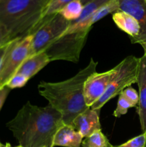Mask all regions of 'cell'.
Returning a JSON list of instances; mask_svg holds the SVG:
<instances>
[{
	"label": "cell",
	"instance_id": "6da1fadb",
	"mask_svg": "<svg viewBox=\"0 0 146 147\" xmlns=\"http://www.w3.org/2000/svg\"><path fill=\"white\" fill-rule=\"evenodd\" d=\"M64 124L61 113L50 104L41 107L27 101L7 127L22 147H53L54 136Z\"/></svg>",
	"mask_w": 146,
	"mask_h": 147
},
{
	"label": "cell",
	"instance_id": "7a4b0ae2",
	"mask_svg": "<svg viewBox=\"0 0 146 147\" xmlns=\"http://www.w3.org/2000/svg\"><path fill=\"white\" fill-rule=\"evenodd\" d=\"M97 62L91 58L87 66L75 76L60 82L41 81L38 91L49 104L62 115L64 124L71 125L74 119L88 109L84 97V83L89 76L95 73Z\"/></svg>",
	"mask_w": 146,
	"mask_h": 147
},
{
	"label": "cell",
	"instance_id": "3957f363",
	"mask_svg": "<svg viewBox=\"0 0 146 147\" xmlns=\"http://www.w3.org/2000/svg\"><path fill=\"white\" fill-rule=\"evenodd\" d=\"M49 1L6 0L0 2V24L8 30L11 40L35 33Z\"/></svg>",
	"mask_w": 146,
	"mask_h": 147
},
{
	"label": "cell",
	"instance_id": "277c9868",
	"mask_svg": "<svg viewBox=\"0 0 146 147\" xmlns=\"http://www.w3.org/2000/svg\"><path fill=\"white\" fill-rule=\"evenodd\" d=\"M140 57L130 55L126 57L115 67L107 88L101 98L91 106L93 110L100 111L105 103L119 96L126 88L137 83Z\"/></svg>",
	"mask_w": 146,
	"mask_h": 147
},
{
	"label": "cell",
	"instance_id": "5b68a950",
	"mask_svg": "<svg viewBox=\"0 0 146 147\" xmlns=\"http://www.w3.org/2000/svg\"><path fill=\"white\" fill-rule=\"evenodd\" d=\"M90 30L91 28L63 34L51 43L44 52L48 56L50 62L65 60L77 63Z\"/></svg>",
	"mask_w": 146,
	"mask_h": 147
},
{
	"label": "cell",
	"instance_id": "8992f818",
	"mask_svg": "<svg viewBox=\"0 0 146 147\" xmlns=\"http://www.w3.org/2000/svg\"><path fill=\"white\" fill-rule=\"evenodd\" d=\"M71 22L64 19L59 13L44 17L37 26L33 34L28 57L43 52L54 40L65 33Z\"/></svg>",
	"mask_w": 146,
	"mask_h": 147
},
{
	"label": "cell",
	"instance_id": "52a82bcc",
	"mask_svg": "<svg viewBox=\"0 0 146 147\" xmlns=\"http://www.w3.org/2000/svg\"><path fill=\"white\" fill-rule=\"evenodd\" d=\"M32 37L33 34H29L23 38L11 40L0 68V89L7 86V83L28 57Z\"/></svg>",
	"mask_w": 146,
	"mask_h": 147
},
{
	"label": "cell",
	"instance_id": "ba28073f",
	"mask_svg": "<svg viewBox=\"0 0 146 147\" xmlns=\"http://www.w3.org/2000/svg\"><path fill=\"white\" fill-rule=\"evenodd\" d=\"M114 69L90 75L84 83V97L86 105L91 107L102 96L110 81Z\"/></svg>",
	"mask_w": 146,
	"mask_h": 147
},
{
	"label": "cell",
	"instance_id": "9c48e42d",
	"mask_svg": "<svg viewBox=\"0 0 146 147\" xmlns=\"http://www.w3.org/2000/svg\"><path fill=\"white\" fill-rule=\"evenodd\" d=\"M119 10L133 16L139 23L138 36L130 38L132 43H139L146 40V0H118Z\"/></svg>",
	"mask_w": 146,
	"mask_h": 147
},
{
	"label": "cell",
	"instance_id": "30bf717a",
	"mask_svg": "<svg viewBox=\"0 0 146 147\" xmlns=\"http://www.w3.org/2000/svg\"><path fill=\"white\" fill-rule=\"evenodd\" d=\"M100 112V111L93 110L89 107L74 119L71 126L80 133L83 138L87 137L96 131L101 130Z\"/></svg>",
	"mask_w": 146,
	"mask_h": 147
},
{
	"label": "cell",
	"instance_id": "8fae6325",
	"mask_svg": "<svg viewBox=\"0 0 146 147\" xmlns=\"http://www.w3.org/2000/svg\"><path fill=\"white\" fill-rule=\"evenodd\" d=\"M137 83L139 88V102L137 112L143 132L146 131V56L140 57Z\"/></svg>",
	"mask_w": 146,
	"mask_h": 147
},
{
	"label": "cell",
	"instance_id": "7c38bea8",
	"mask_svg": "<svg viewBox=\"0 0 146 147\" xmlns=\"http://www.w3.org/2000/svg\"><path fill=\"white\" fill-rule=\"evenodd\" d=\"M109 1L110 0H92L87 4H84L83 6V9L80 17L77 20L71 22V24L64 34H69L92 28L87 27V23L88 20L100 7Z\"/></svg>",
	"mask_w": 146,
	"mask_h": 147
},
{
	"label": "cell",
	"instance_id": "4fadbf2b",
	"mask_svg": "<svg viewBox=\"0 0 146 147\" xmlns=\"http://www.w3.org/2000/svg\"><path fill=\"white\" fill-rule=\"evenodd\" d=\"M84 138L71 125L64 124L56 133L53 147H80Z\"/></svg>",
	"mask_w": 146,
	"mask_h": 147
},
{
	"label": "cell",
	"instance_id": "5bb4252c",
	"mask_svg": "<svg viewBox=\"0 0 146 147\" xmlns=\"http://www.w3.org/2000/svg\"><path fill=\"white\" fill-rule=\"evenodd\" d=\"M50 63L51 62L47 54L44 51L41 52L27 57L20 66L17 73L24 75L29 80Z\"/></svg>",
	"mask_w": 146,
	"mask_h": 147
},
{
	"label": "cell",
	"instance_id": "9a60e30c",
	"mask_svg": "<svg viewBox=\"0 0 146 147\" xmlns=\"http://www.w3.org/2000/svg\"><path fill=\"white\" fill-rule=\"evenodd\" d=\"M112 17L117 27L128 34L130 38H135L138 36L140 31V24L133 16L118 10L113 13Z\"/></svg>",
	"mask_w": 146,
	"mask_h": 147
},
{
	"label": "cell",
	"instance_id": "2e32d148",
	"mask_svg": "<svg viewBox=\"0 0 146 147\" xmlns=\"http://www.w3.org/2000/svg\"><path fill=\"white\" fill-rule=\"evenodd\" d=\"M119 10V2L118 0H110L100 7L92 16L90 17L87 23V27H92L94 23L97 22L111 13H114Z\"/></svg>",
	"mask_w": 146,
	"mask_h": 147
},
{
	"label": "cell",
	"instance_id": "e0dca14e",
	"mask_svg": "<svg viewBox=\"0 0 146 147\" xmlns=\"http://www.w3.org/2000/svg\"><path fill=\"white\" fill-rule=\"evenodd\" d=\"M83 9V4L80 0H73L63 7L59 14L70 22L74 21L80 17Z\"/></svg>",
	"mask_w": 146,
	"mask_h": 147
},
{
	"label": "cell",
	"instance_id": "ac0fdd59",
	"mask_svg": "<svg viewBox=\"0 0 146 147\" xmlns=\"http://www.w3.org/2000/svg\"><path fill=\"white\" fill-rule=\"evenodd\" d=\"M82 147H113L101 130L96 131L84 138L82 142Z\"/></svg>",
	"mask_w": 146,
	"mask_h": 147
},
{
	"label": "cell",
	"instance_id": "d6986e66",
	"mask_svg": "<svg viewBox=\"0 0 146 147\" xmlns=\"http://www.w3.org/2000/svg\"><path fill=\"white\" fill-rule=\"evenodd\" d=\"M73 0H50L43 11L42 20L44 17H50L59 13V11L68 3Z\"/></svg>",
	"mask_w": 146,
	"mask_h": 147
},
{
	"label": "cell",
	"instance_id": "ffe728a7",
	"mask_svg": "<svg viewBox=\"0 0 146 147\" xmlns=\"http://www.w3.org/2000/svg\"><path fill=\"white\" fill-rule=\"evenodd\" d=\"M130 108H133V106L127 100V99L123 96L122 93L119 95V98L117 100V107L115 110L113 112V116L115 117L120 118V116L125 115L127 113V111Z\"/></svg>",
	"mask_w": 146,
	"mask_h": 147
},
{
	"label": "cell",
	"instance_id": "44dd1931",
	"mask_svg": "<svg viewBox=\"0 0 146 147\" xmlns=\"http://www.w3.org/2000/svg\"><path fill=\"white\" fill-rule=\"evenodd\" d=\"M146 142V131L143 132L141 134L133 137L127 142L118 145V146H113V147H143Z\"/></svg>",
	"mask_w": 146,
	"mask_h": 147
},
{
	"label": "cell",
	"instance_id": "7402d4cb",
	"mask_svg": "<svg viewBox=\"0 0 146 147\" xmlns=\"http://www.w3.org/2000/svg\"><path fill=\"white\" fill-rule=\"evenodd\" d=\"M28 81L29 79L24 75L20 74V73H16L10 79L6 86L9 88L11 90L14 88H19L24 87Z\"/></svg>",
	"mask_w": 146,
	"mask_h": 147
},
{
	"label": "cell",
	"instance_id": "603a6c76",
	"mask_svg": "<svg viewBox=\"0 0 146 147\" xmlns=\"http://www.w3.org/2000/svg\"><path fill=\"white\" fill-rule=\"evenodd\" d=\"M121 93L127 99V101L133 106V107H135L137 106L139 102V93L135 89L130 86V87L126 88Z\"/></svg>",
	"mask_w": 146,
	"mask_h": 147
},
{
	"label": "cell",
	"instance_id": "cb8c5ba5",
	"mask_svg": "<svg viewBox=\"0 0 146 147\" xmlns=\"http://www.w3.org/2000/svg\"><path fill=\"white\" fill-rule=\"evenodd\" d=\"M11 40L8 30L4 25L0 24V46L9 42Z\"/></svg>",
	"mask_w": 146,
	"mask_h": 147
},
{
	"label": "cell",
	"instance_id": "d4e9b609",
	"mask_svg": "<svg viewBox=\"0 0 146 147\" xmlns=\"http://www.w3.org/2000/svg\"><path fill=\"white\" fill-rule=\"evenodd\" d=\"M10 91H11V89L7 86H5L2 89H0V111L2 109L3 106L6 101V99H7L8 95L9 94Z\"/></svg>",
	"mask_w": 146,
	"mask_h": 147
},
{
	"label": "cell",
	"instance_id": "484cf974",
	"mask_svg": "<svg viewBox=\"0 0 146 147\" xmlns=\"http://www.w3.org/2000/svg\"><path fill=\"white\" fill-rule=\"evenodd\" d=\"M11 40L10 42H9L0 46V68H1V64H2V62L3 60H4V57H5L6 54H7L9 48V46L10 45H11Z\"/></svg>",
	"mask_w": 146,
	"mask_h": 147
},
{
	"label": "cell",
	"instance_id": "4316f807",
	"mask_svg": "<svg viewBox=\"0 0 146 147\" xmlns=\"http://www.w3.org/2000/svg\"><path fill=\"white\" fill-rule=\"evenodd\" d=\"M138 44H140L142 46V47L143 48V50H144V55H143L146 56V40L140 42Z\"/></svg>",
	"mask_w": 146,
	"mask_h": 147
},
{
	"label": "cell",
	"instance_id": "83f0119b",
	"mask_svg": "<svg viewBox=\"0 0 146 147\" xmlns=\"http://www.w3.org/2000/svg\"><path fill=\"white\" fill-rule=\"evenodd\" d=\"M80 1H81L82 4H83V6H84V4H87V3L90 2V1H92V0H80Z\"/></svg>",
	"mask_w": 146,
	"mask_h": 147
},
{
	"label": "cell",
	"instance_id": "f1b7e54d",
	"mask_svg": "<svg viewBox=\"0 0 146 147\" xmlns=\"http://www.w3.org/2000/svg\"><path fill=\"white\" fill-rule=\"evenodd\" d=\"M5 145H6V147H10V146H11V145H10V144H9V143H7Z\"/></svg>",
	"mask_w": 146,
	"mask_h": 147
},
{
	"label": "cell",
	"instance_id": "f546056e",
	"mask_svg": "<svg viewBox=\"0 0 146 147\" xmlns=\"http://www.w3.org/2000/svg\"><path fill=\"white\" fill-rule=\"evenodd\" d=\"M10 147H12L11 146H10ZM15 147H22L21 146H20V145H19V146H15Z\"/></svg>",
	"mask_w": 146,
	"mask_h": 147
},
{
	"label": "cell",
	"instance_id": "4dcf8cb0",
	"mask_svg": "<svg viewBox=\"0 0 146 147\" xmlns=\"http://www.w3.org/2000/svg\"><path fill=\"white\" fill-rule=\"evenodd\" d=\"M6 1V0H0V2H2V1Z\"/></svg>",
	"mask_w": 146,
	"mask_h": 147
},
{
	"label": "cell",
	"instance_id": "1f68e13d",
	"mask_svg": "<svg viewBox=\"0 0 146 147\" xmlns=\"http://www.w3.org/2000/svg\"><path fill=\"white\" fill-rule=\"evenodd\" d=\"M2 145H3V144H1V142H0V147H1V146H2Z\"/></svg>",
	"mask_w": 146,
	"mask_h": 147
},
{
	"label": "cell",
	"instance_id": "d6a6232c",
	"mask_svg": "<svg viewBox=\"0 0 146 147\" xmlns=\"http://www.w3.org/2000/svg\"><path fill=\"white\" fill-rule=\"evenodd\" d=\"M1 147H6V145L3 144V145H2V146H1Z\"/></svg>",
	"mask_w": 146,
	"mask_h": 147
},
{
	"label": "cell",
	"instance_id": "836d02e7",
	"mask_svg": "<svg viewBox=\"0 0 146 147\" xmlns=\"http://www.w3.org/2000/svg\"><path fill=\"white\" fill-rule=\"evenodd\" d=\"M143 147H146V142H145V146H143Z\"/></svg>",
	"mask_w": 146,
	"mask_h": 147
},
{
	"label": "cell",
	"instance_id": "e575fe53",
	"mask_svg": "<svg viewBox=\"0 0 146 147\" xmlns=\"http://www.w3.org/2000/svg\"><path fill=\"white\" fill-rule=\"evenodd\" d=\"M43 147H46V146H43Z\"/></svg>",
	"mask_w": 146,
	"mask_h": 147
}]
</instances>
